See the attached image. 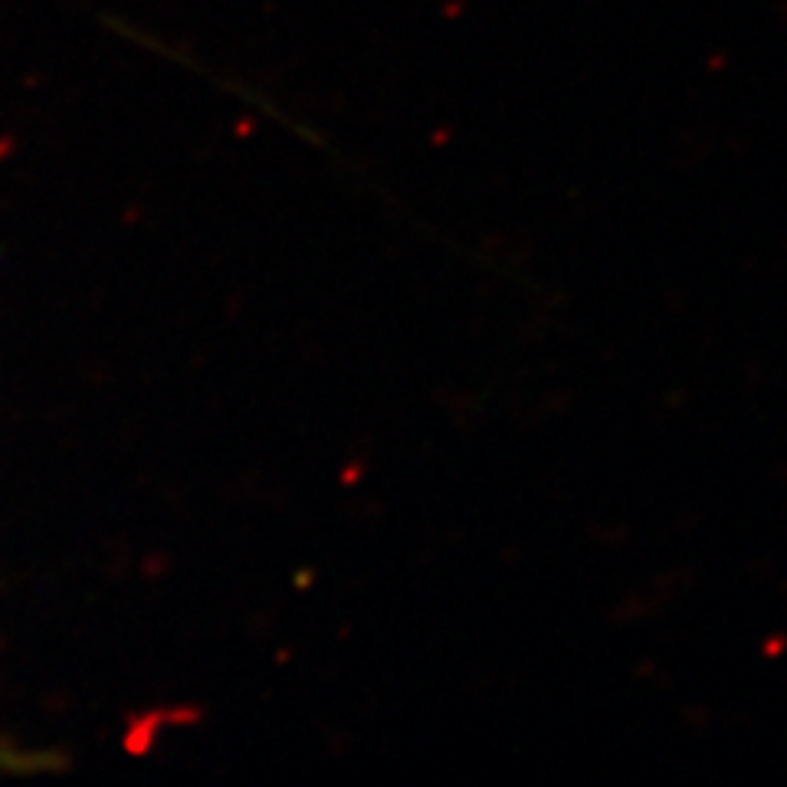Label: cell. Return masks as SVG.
<instances>
[{"mask_svg": "<svg viewBox=\"0 0 787 787\" xmlns=\"http://www.w3.org/2000/svg\"><path fill=\"white\" fill-rule=\"evenodd\" d=\"M0 768H33V761H30V755H23V751H17V748L0 745Z\"/></svg>", "mask_w": 787, "mask_h": 787, "instance_id": "cell-1", "label": "cell"}]
</instances>
